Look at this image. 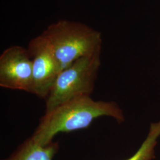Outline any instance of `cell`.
<instances>
[{"instance_id": "6da1fadb", "label": "cell", "mask_w": 160, "mask_h": 160, "mask_svg": "<svg viewBox=\"0 0 160 160\" xmlns=\"http://www.w3.org/2000/svg\"><path fill=\"white\" fill-rule=\"evenodd\" d=\"M102 116L112 117L119 123L125 120L122 110L114 102L96 101L88 95L75 97L45 111L31 138L45 145L58 133L86 129Z\"/></svg>"}, {"instance_id": "7a4b0ae2", "label": "cell", "mask_w": 160, "mask_h": 160, "mask_svg": "<svg viewBox=\"0 0 160 160\" xmlns=\"http://www.w3.org/2000/svg\"><path fill=\"white\" fill-rule=\"evenodd\" d=\"M41 34L51 46L61 71L81 58L102 50L101 33L78 22L59 20Z\"/></svg>"}, {"instance_id": "3957f363", "label": "cell", "mask_w": 160, "mask_h": 160, "mask_svg": "<svg viewBox=\"0 0 160 160\" xmlns=\"http://www.w3.org/2000/svg\"><path fill=\"white\" fill-rule=\"evenodd\" d=\"M101 52L81 58L59 72L45 98V111L75 97L91 96L101 65Z\"/></svg>"}, {"instance_id": "277c9868", "label": "cell", "mask_w": 160, "mask_h": 160, "mask_svg": "<svg viewBox=\"0 0 160 160\" xmlns=\"http://www.w3.org/2000/svg\"><path fill=\"white\" fill-rule=\"evenodd\" d=\"M33 64L32 93L45 99L61 69L51 46L40 34L30 41L28 47Z\"/></svg>"}, {"instance_id": "5b68a950", "label": "cell", "mask_w": 160, "mask_h": 160, "mask_svg": "<svg viewBox=\"0 0 160 160\" xmlns=\"http://www.w3.org/2000/svg\"><path fill=\"white\" fill-rule=\"evenodd\" d=\"M0 86L32 93L33 64L28 49L14 45L0 55Z\"/></svg>"}, {"instance_id": "8992f818", "label": "cell", "mask_w": 160, "mask_h": 160, "mask_svg": "<svg viewBox=\"0 0 160 160\" xmlns=\"http://www.w3.org/2000/svg\"><path fill=\"white\" fill-rule=\"evenodd\" d=\"M58 148L57 142H52L42 145L30 137L22 143L11 155L3 160H52Z\"/></svg>"}, {"instance_id": "52a82bcc", "label": "cell", "mask_w": 160, "mask_h": 160, "mask_svg": "<svg viewBox=\"0 0 160 160\" xmlns=\"http://www.w3.org/2000/svg\"><path fill=\"white\" fill-rule=\"evenodd\" d=\"M160 137V121L152 123L148 134L137 151L125 160H152L155 158V148Z\"/></svg>"}]
</instances>
